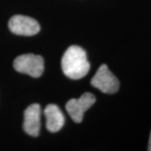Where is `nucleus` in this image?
Wrapping results in <instances>:
<instances>
[{"label": "nucleus", "instance_id": "obj_1", "mask_svg": "<svg viewBox=\"0 0 151 151\" xmlns=\"http://www.w3.org/2000/svg\"><path fill=\"white\" fill-rule=\"evenodd\" d=\"M61 69L64 74L72 80L84 77L90 70L86 51L77 45L70 46L62 56Z\"/></svg>", "mask_w": 151, "mask_h": 151}, {"label": "nucleus", "instance_id": "obj_2", "mask_svg": "<svg viewBox=\"0 0 151 151\" xmlns=\"http://www.w3.org/2000/svg\"><path fill=\"white\" fill-rule=\"evenodd\" d=\"M14 68L18 72L37 78L43 74L44 59L38 55H22L14 60Z\"/></svg>", "mask_w": 151, "mask_h": 151}, {"label": "nucleus", "instance_id": "obj_3", "mask_svg": "<svg viewBox=\"0 0 151 151\" xmlns=\"http://www.w3.org/2000/svg\"><path fill=\"white\" fill-rule=\"evenodd\" d=\"M91 84L107 94H113L119 90V81L105 64L98 68L95 76L92 77Z\"/></svg>", "mask_w": 151, "mask_h": 151}, {"label": "nucleus", "instance_id": "obj_4", "mask_svg": "<svg viewBox=\"0 0 151 151\" xmlns=\"http://www.w3.org/2000/svg\"><path fill=\"white\" fill-rule=\"evenodd\" d=\"M95 102L96 97L92 93L85 92L77 99L73 98L69 100L65 105V109L75 123H81L84 113L91 108Z\"/></svg>", "mask_w": 151, "mask_h": 151}, {"label": "nucleus", "instance_id": "obj_5", "mask_svg": "<svg viewBox=\"0 0 151 151\" xmlns=\"http://www.w3.org/2000/svg\"><path fill=\"white\" fill-rule=\"evenodd\" d=\"M9 28L13 34L31 36L40 30V26L35 19L24 15H14L9 21Z\"/></svg>", "mask_w": 151, "mask_h": 151}, {"label": "nucleus", "instance_id": "obj_6", "mask_svg": "<svg viewBox=\"0 0 151 151\" xmlns=\"http://www.w3.org/2000/svg\"><path fill=\"white\" fill-rule=\"evenodd\" d=\"M40 106L37 103L31 104L24 113L23 129L27 134L37 137L40 129Z\"/></svg>", "mask_w": 151, "mask_h": 151}, {"label": "nucleus", "instance_id": "obj_7", "mask_svg": "<svg viewBox=\"0 0 151 151\" xmlns=\"http://www.w3.org/2000/svg\"><path fill=\"white\" fill-rule=\"evenodd\" d=\"M44 113L46 119V129L50 132L56 133L61 129L65 124V117L56 105H47L45 108Z\"/></svg>", "mask_w": 151, "mask_h": 151}, {"label": "nucleus", "instance_id": "obj_8", "mask_svg": "<svg viewBox=\"0 0 151 151\" xmlns=\"http://www.w3.org/2000/svg\"><path fill=\"white\" fill-rule=\"evenodd\" d=\"M148 150L151 151V132H150V139H149V146H148Z\"/></svg>", "mask_w": 151, "mask_h": 151}]
</instances>
